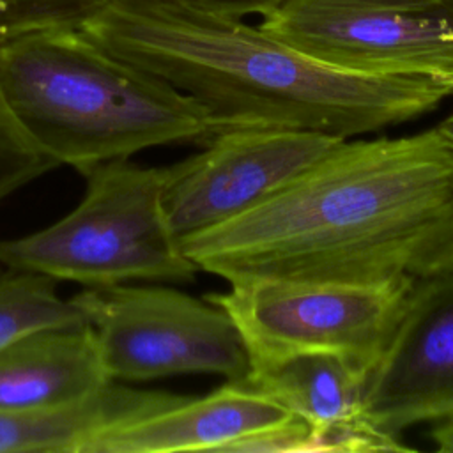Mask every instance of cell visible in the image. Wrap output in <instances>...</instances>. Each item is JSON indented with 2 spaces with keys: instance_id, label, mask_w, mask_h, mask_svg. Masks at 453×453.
I'll list each match as a JSON object with an SVG mask.
<instances>
[{
  "instance_id": "6da1fadb",
  "label": "cell",
  "mask_w": 453,
  "mask_h": 453,
  "mask_svg": "<svg viewBox=\"0 0 453 453\" xmlns=\"http://www.w3.org/2000/svg\"><path fill=\"white\" fill-rule=\"evenodd\" d=\"M179 242L230 285L411 283L453 265V150L435 127L347 138L265 202Z\"/></svg>"
},
{
  "instance_id": "3957f363",
  "label": "cell",
  "mask_w": 453,
  "mask_h": 453,
  "mask_svg": "<svg viewBox=\"0 0 453 453\" xmlns=\"http://www.w3.org/2000/svg\"><path fill=\"white\" fill-rule=\"evenodd\" d=\"M0 94L44 154L81 173L150 147L203 143L214 134L200 103L76 27L2 41Z\"/></svg>"
},
{
  "instance_id": "2e32d148",
  "label": "cell",
  "mask_w": 453,
  "mask_h": 453,
  "mask_svg": "<svg viewBox=\"0 0 453 453\" xmlns=\"http://www.w3.org/2000/svg\"><path fill=\"white\" fill-rule=\"evenodd\" d=\"M57 166L23 133L0 94V202Z\"/></svg>"
},
{
  "instance_id": "7a4b0ae2",
  "label": "cell",
  "mask_w": 453,
  "mask_h": 453,
  "mask_svg": "<svg viewBox=\"0 0 453 453\" xmlns=\"http://www.w3.org/2000/svg\"><path fill=\"white\" fill-rule=\"evenodd\" d=\"M76 28L200 103L214 133L269 126L352 138L418 119L453 94L435 78L324 65L260 27L188 0H111Z\"/></svg>"
},
{
  "instance_id": "4fadbf2b",
  "label": "cell",
  "mask_w": 453,
  "mask_h": 453,
  "mask_svg": "<svg viewBox=\"0 0 453 453\" xmlns=\"http://www.w3.org/2000/svg\"><path fill=\"white\" fill-rule=\"evenodd\" d=\"M368 370L333 350H290L250 361L244 380L310 426L363 418Z\"/></svg>"
},
{
  "instance_id": "5bb4252c",
  "label": "cell",
  "mask_w": 453,
  "mask_h": 453,
  "mask_svg": "<svg viewBox=\"0 0 453 453\" xmlns=\"http://www.w3.org/2000/svg\"><path fill=\"white\" fill-rule=\"evenodd\" d=\"M73 299H62L57 280L0 265V347L44 327L83 324Z\"/></svg>"
},
{
  "instance_id": "ac0fdd59",
  "label": "cell",
  "mask_w": 453,
  "mask_h": 453,
  "mask_svg": "<svg viewBox=\"0 0 453 453\" xmlns=\"http://www.w3.org/2000/svg\"><path fill=\"white\" fill-rule=\"evenodd\" d=\"M435 131L439 133V136L451 147L453 150V113H449L446 119H442L437 126Z\"/></svg>"
},
{
  "instance_id": "7c38bea8",
  "label": "cell",
  "mask_w": 453,
  "mask_h": 453,
  "mask_svg": "<svg viewBox=\"0 0 453 453\" xmlns=\"http://www.w3.org/2000/svg\"><path fill=\"white\" fill-rule=\"evenodd\" d=\"M186 398L111 380L80 400L0 411V453H88L103 432L170 409Z\"/></svg>"
},
{
  "instance_id": "ba28073f",
  "label": "cell",
  "mask_w": 453,
  "mask_h": 453,
  "mask_svg": "<svg viewBox=\"0 0 453 453\" xmlns=\"http://www.w3.org/2000/svg\"><path fill=\"white\" fill-rule=\"evenodd\" d=\"M343 140L301 127L216 131L202 150L166 166L163 207L175 237L221 225L283 189Z\"/></svg>"
},
{
  "instance_id": "e0dca14e",
  "label": "cell",
  "mask_w": 453,
  "mask_h": 453,
  "mask_svg": "<svg viewBox=\"0 0 453 453\" xmlns=\"http://www.w3.org/2000/svg\"><path fill=\"white\" fill-rule=\"evenodd\" d=\"M432 439L437 444V449L453 453V419L435 423L432 428Z\"/></svg>"
},
{
  "instance_id": "5b68a950",
  "label": "cell",
  "mask_w": 453,
  "mask_h": 453,
  "mask_svg": "<svg viewBox=\"0 0 453 453\" xmlns=\"http://www.w3.org/2000/svg\"><path fill=\"white\" fill-rule=\"evenodd\" d=\"M115 382L211 373L241 382L248 349L225 310L161 285L85 287L73 297Z\"/></svg>"
},
{
  "instance_id": "9a60e30c",
  "label": "cell",
  "mask_w": 453,
  "mask_h": 453,
  "mask_svg": "<svg viewBox=\"0 0 453 453\" xmlns=\"http://www.w3.org/2000/svg\"><path fill=\"white\" fill-rule=\"evenodd\" d=\"M111 0H0V42L21 34L78 27L92 11ZM226 18L265 16L281 0H188Z\"/></svg>"
},
{
  "instance_id": "52a82bcc",
  "label": "cell",
  "mask_w": 453,
  "mask_h": 453,
  "mask_svg": "<svg viewBox=\"0 0 453 453\" xmlns=\"http://www.w3.org/2000/svg\"><path fill=\"white\" fill-rule=\"evenodd\" d=\"M411 283L354 287L255 281L234 283L207 299L232 319L250 361L290 350H333L370 372Z\"/></svg>"
},
{
  "instance_id": "277c9868",
  "label": "cell",
  "mask_w": 453,
  "mask_h": 453,
  "mask_svg": "<svg viewBox=\"0 0 453 453\" xmlns=\"http://www.w3.org/2000/svg\"><path fill=\"white\" fill-rule=\"evenodd\" d=\"M83 175L87 189L71 212L37 232L0 239V265L85 287L195 278L198 267L165 214L166 166L113 159Z\"/></svg>"
},
{
  "instance_id": "9c48e42d",
  "label": "cell",
  "mask_w": 453,
  "mask_h": 453,
  "mask_svg": "<svg viewBox=\"0 0 453 453\" xmlns=\"http://www.w3.org/2000/svg\"><path fill=\"white\" fill-rule=\"evenodd\" d=\"M363 416L395 437L418 423L453 419V265L409 285L366 375Z\"/></svg>"
},
{
  "instance_id": "8992f818",
  "label": "cell",
  "mask_w": 453,
  "mask_h": 453,
  "mask_svg": "<svg viewBox=\"0 0 453 453\" xmlns=\"http://www.w3.org/2000/svg\"><path fill=\"white\" fill-rule=\"evenodd\" d=\"M258 27L345 73L426 76L453 88V0H281Z\"/></svg>"
},
{
  "instance_id": "30bf717a",
  "label": "cell",
  "mask_w": 453,
  "mask_h": 453,
  "mask_svg": "<svg viewBox=\"0 0 453 453\" xmlns=\"http://www.w3.org/2000/svg\"><path fill=\"white\" fill-rule=\"evenodd\" d=\"M296 419L267 395L244 382L103 432L88 453H177L228 451L242 439L276 430Z\"/></svg>"
},
{
  "instance_id": "8fae6325",
  "label": "cell",
  "mask_w": 453,
  "mask_h": 453,
  "mask_svg": "<svg viewBox=\"0 0 453 453\" xmlns=\"http://www.w3.org/2000/svg\"><path fill=\"white\" fill-rule=\"evenodd\" d=\"M110 380L92 327H44L0 347V411L85 398Z\"/></svg>"
}]
</instances>
